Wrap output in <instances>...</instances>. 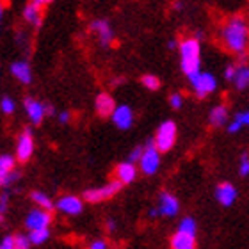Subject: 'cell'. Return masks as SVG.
Here are the masks:
<instances>
[{"label":"cell","instance_id":"obj_1","mask_svg":"<svg viewBox=\"0 0 249 249\" xmlns=\"http://www.w3.org/2000/svg\"><path fill=\"white\" fill-rule=\"evenodd\" d=\"M221 39L224 47L233 53L248 52L249 47V27L240 16L230 18L224 27L221 29Z\"/></svg>","mask_w":249,"mask_h":249},{"label":"cell","instance_id":"obj_2","mask_svg":"<svg viewBox=\"0 0 249 249\" xmlns=\"http://www.w3.org/2000/svg\"><path fill=\"white\" fill-rule=\"evenodd\" d=\"M180 66L187 77L201 70V47L197 37H189L180 43Z\"/></svg>","mask_w":249,"mask_h":249},{"label":"cell","instance_id":"obj_3","mask_svg":"<svg viewBox=\"0 0 249 249\" xmlns=\"http://www.w3.org/2000/svg\"><path fill=\"white\" fill-rule=\"evenodd\" d=\"M189 78V82H191L192 86V91H194V94H196L197 98H205V96H208V94H212L215 89H217V78L213 77L212 73L208 71H196L192 73Z\"/></svg>","mask_w":249,"mask_h":249},{"label":"cell","instance_id":"obj_4","mask_svg":"<svg viewBox=\"0 0 249 249\" xmlns=\"http://www.w3.org/2000/svg\"><path fill=\"white\" fill-rule=\"evenodd\" d=\"M139 167L141 171L144 175H155L160 167V151L157 150L155 141L150 139L146 142V146L142 148V153H141L139 160Z\"/></svg>","mask_w":249,"mask_h":249},{"label":"cell","instance_id":"obj_5","mask_svg":"<svg viewBox=\"0 0 249 249\" xmlns=\"http://www.w3.org/2000/svg\"><path fill=\"white\" fill-rule=\"evenodd\" d=\"M177 137H178V128H177V123L175 121H164V123L159 126L155 134V146L157 150L160 151H169L175 146L177 142Z\"/></svg>","mask_w":249,"mask_h":249},{"label":"cell","instance_id":"obj_6","mask_svg":"<svg viewBox=\"0 0 249 249\" xmlns=\"http://www.w3.org/2000/svg\"><path fill=\"white\" fill-rule=\"evenodd\" d=\"M121 189V182H110L104 187H96V189H88V191H84L82 194V199L88 203H100V201H105V199H109V197L116 196Z\"/></svg>","mask_w":249,"mask_h":249},{"label":"cell","instance_id":"obj_7","mask_svg":"<svg viewBox=\"0 0 249 249\" xmlns=\"http://www.w3.org/2000/svg\"><path fill=\"white\" fill-rule=\"evenodd\" d=\"M34 153V137H32L31 128H25L18 137V144H16V157L20 162H27Z\"/></svg>","mask_w":249,"mask_h":249},{"label":"cell","instance_id":"obj_8","mask_svg":"<svg viewBox=\"0 0 249 249\" xmlns=\"http://www.w3.org/2000/svg\"><path fill=\"white\" fill-rule=\"evenodd\" d=\"M52 223V215L45 208H34L27 213L25 226L27 230H37V228H48Z\"/></svg>","mask_w":249,"mask_h":249},{"label":"cell","instance_id":"obj_9","mask_svg":"<svg viewBox=\"0 0 249 249\" xmlns=\"http://www.w3.org/2000/svg\"><path fill=\"white\" fill-rule=\"evenodd\" d=\"M110 120L120 130H128L134 124V110H132L130 105H118L112 110Z\"/></svg>","mask_w":249,"mask_h":249},{"label":"cell","instance_id":"obj_10","mask_svg":"<svg viewBox=\"0 0 249 249\" xmlns=\"http://www.w3.org/2000/svg\"><path fill=\"white\" fill-rule=\"evenodd\" d=\"M159 215L164 217H175L180 212V201L169 192H160L159 196Z\"/></svg>","mask_w":249,"mask_h":249},{"label":"cell","instance_id":"obj_11","mask_svg":"<svg viewBox=\"0 0 249 249\" xmlns=\"http://www.w3.org/2000/svg\"><path fill=\"white\" fill-rule=\"evenodd\" d=\"M55 208H57L59 212L66 213V215H78L84 210V203L77 196H62L55 203Z\"/></svg>","mask_w":249,"mask_h":249},{"label":"cell","instance_id":"obj_12","mask_svg":"<svg viewBox=\"0 0 249 249\" xmlns=\"http://www.w3.org/2000/svg\"><path fill=\"white\" fill-rule=\"evenodd\" d=\"M237 196H239V192H237L233 183H230V182L219 183L217 189H215V199H217L223 207H231L235 203V199H237Z\"/></svg>","mask_w":249,"mask_h":249},{"label":"cell","instance_id":"obj_13","mask_svg":"<svg viewBox=\"0 0 249 249\" xmlns=\"http://www.w3.org/2000/svg\"><path fill=\"white\" fill-rule=\"evenodd\" d=\"M116 178L118 182H121V185H128L137 178V167H135V162H121L116 167Z\"/></svg>","mask_w":249,"mask_h":249},{"label":"cell","instance_id":"obj_14","mask_svg":"<svg viewBox=\"0 0 249 249\" xmlns=\"http://www.w3.org/2000/svg\"><path fill=\"white\" fill-rule=\"evenodd\" d=\"M91 31L98 34L100 45H102V47H109L110 43H112V37H114V34H112V29H110L109 21H105V20L91 21Z\"/></svg>","mask_w":249,"mask_h":249},{"label":"cell","instance_id":"obj_15","mask_svg":"<svg viewBox=\"0 0 249 249\" xmlns=\"http://www.w3.org/2000/svg\"><path fill=\"white\" fill-rule=\"evenodd\" d=\"M23 107H25V112L32 123L34 124L41 123L43 118H45V107H43L41 102H37V100H34V98H25Z\"/></svg>","mask_w":249,"mask_h":249},{"label":"cell","instance_id":"obj_16","mask_svg":"<svg viewBox=\"0 0 249 249\" xmlns=\"http://www.w3.org/2000/svg\"><path fill=\"white\" fill-rule=\"evenodd\" d=\"M116 104H114V98L107 93H100L94 100V110L98 112L102 118H107V116L112 114V110H114Z\"/></svg>","mask_w":249,"mask_h":249},{"label":"cell","instance_id":"obj_17","mask_svg":"<svg viewBox=\"0 0 249 249\" xmlns=\"http://www.w3.org/2000/svg\"><path fill=\"white\" fill-rule=\"evenodd\" d=\"M171 248L173 249H194L196 248V235L178 230L177 233L171 237Z\"/></svg>","mask_w":249,"mask_h":249},{"label":"cell","instance_id":"obj_18","mask_svg":"<svg viewBox=\"0 0 249 249\" xmlns=\"http://www.w3.org/2000/svg\"><path fill=\"white\" fill-rule=\"evenodd\" d=\"M11 73H13V77L18 78L21 84H31L32 82V71H31L29 62H25V61L13 62V64H11Z\"/></svg>","mask_w":249,"mask_h":249},{"label":"cell","instance_id":"obj_19","mask_svg":"<svg viewBox=\"0 0 249 249\" xmlns=\"http://www.w3.org/2000/svg\"><path fill=\"white\" fill-rule=\"evenodd\" d=\"M235 88L239 91H244L246 88H249V66L248 64H240L235 70V77H233Z\"/></svg>","mask_w":249,"mask_h":249},{"label":"cell","instance_id":"obj_20","mask_svg":"<svg viewBox=\"0 0 249 249\" xmlns=\"http://www.w3.org/2000/svg\"><path fill=\"white\" fill-rule=\"evenodd\" d=\"M226 120H228V109L224 105H215L208 114V121L212 126H223Z\"/></svg>","mask_w":249,"mask_h":249},{"label":"cell","instance_id":"obj_21","mask_svg":"<svg viewBox=\"0 0 249 249\" xmlns=\"http://www.w3.org/2000/svg\"><path fill=\"white\" fill-rule=\"evenodd\" d=\"M23 18H25L29 23H32L34 27H39L41 25V9L36 7L34 4L25 5V9H23Z\"/></svg>","mask_w":249,"mask_h":249},{"label":"cell","instance_id":"obj_22","mask_svg":"<svg viewBox=\"0 0 249 249\" xmlns=\"http://www.w3.org/2000/svg\"><path fill=\"white\" fill-rule=\"evenodd\" d=\"M31 199L36 203L39 208H45V210H48V212H50V210H53V207H55V205H53V201L47 196V194H45V192L34 191L31 194Z\"/></svg>","mask_w":249,"mask_h":249},{"label":"cell","instance_id":"obj_23","mask_svg":"<svg viewBox=\"0 0 249 249\" xmlns=\"http://www.w3.org/2000/svg\"><path fill=\"white\" fill-rule=\"evenodd\" d=\"M48 239H50V230L48 228L31 230V233H29V240H31V244H34V246L45 244Z\"/></svg>","mask_w":249,"mask_h":249},{"label":"cell","instance_id":"obj_24","mask_svg":"<svg viewBox=\"0 0 249 249\" xmlns=\"http://www.w3.org/2000/svg\"><path fill=\"white\" fill-rule=\"evenodd\" d=\"M141 84H142L146 89H150V91H157V89L160 88V80H159L155 75H151V73L142 75V77H141Z\"/></svg>","mask_w":249,"mask_h":249},{"label":"cell","instance_id":"obj_25","mask_svg":"<svg viewBox=\"0 0 249 249\" xmlns=\"http://www.w3.org/2000/svg\"><path fill=\"white\" fill-rule=\"evenodd\" d=\"M178 230L180 231H187V233H192V235H196V221L192 217H183L182 221H180V224H178Z\"/></svg>","mask_w":249,"mask_h":249},{"label":"cell","instance_id":"obj_26","mask_svg":"<svg viewBox=\"0 0 249 249\" xmlns=\"http://www.w3.org/2000/svg\"><path fill=\"white\" fill-rule=\"evenodd\" d=\"M15 180H18V175H16V173L2 171V169H0V187H9Z\"/></svg>","mask_w":249,"mask_h":249},{"label":"cell","instance_id":"obj_27","mask_svg":"<svg viewBox=\"0 0 249 249\" xmlns=\"http://www.w3.org/2000/svg\"><path fill=\"white\" fill-rule=\"evenodd\" d=\"M0 109H2V112L4 114H13L16 109V105H15V100L9 98V96H4V98L0 100Z\"/></svg>","mask_w":249,"mask_h":249},{"label":"cell","instance_id":"obj_28","mask_svg":"<svg viewBox=\"0 0 249 249\" xmlns=\"http://www.w3.org/2000/svg\"><path fill=\"white\" fill-rule=\"evenodd\" d=\"M15 157L11 155H0V169L2 171H13L15 169Z\"/></svg>","mask_w":249,"mask_h":249},{"label":"cell","instance_id":"obj_29","mask_svg":"<svg viewBox=\"0 0 249 249\" xmlns=\"http://www.w3.org/2000/svg\"><path fill=\"white\" fill-rule=\"evenodd\" d=\"M31 248V240H29V235H15V249H29Z\"/></svg>","mask_w":249,"mask_h":249},{"label":"cell","instance_id":"obj_30","mask_svg":"<svg viewBox=\"0 0 249 249\" xmlns=\"http://www.w3.org/2000/svg\"><path fill=\"white\" fill-rule=\"evenodd\" d=\"M7 201H9V192L5 191L2 192V196H0V223L4 221V215L7 212Z\"/></svg>","mask_w":249,"mask_h":249},{"label":"cell","instance_id":"obj_31","mask_svg":"<svg viewBox=\"0 0 249 249\" xmlns=\"http://www.w3.org/2000/svg\"><path fill=\"white\" fill-rule=\"evenodd\" d=\"M239 173H240V177H248V175H249V155H248V153H244V155H242V159H240Z\"/></svg>","mask_w":249,"mask_h":249},{"label":"cell","instance_id":"obj_32","mask_svg":"<svg viewBox=\"0 0 249 249\" xmlns=\"http://www.w3.org/2000/svg\"><path fill=\"white\" fill-rule=\"evenodd\" d=\"M169 105H171L173 109H182L183 105V98L180 93H173L171 96H169Z\"/></svg>","mask_w":249,"mask_h":249},{"label":"cell","instance_id":"obj_33","mask_svg":"<svg viewBox=\"0 0 249 249\" xmlns=\"http://www.w3.org/2000/svg\"><path fill=\"white\" fill-rule=\"evenodd\" d=\"M0 249H15V235H7L0 242Z\"/></svg>","mask_w":249,"mask_h":249},{"label":"cell","instance_id":"obj_34","mask_svg":"<svg viewBox=\"0 0 249 249\" xmlns=\"http://www.w3.org/2000/svg\"><path fill=\"white\" fill-rule=\"evenodd\" d=\"M141 153H142V148H141V146H135L134 150L130 151L128 160H130V162H137V160L141 159Z\"/></svg>","mask_w":249,"mask_h":249},{"label":"cell","instance_id":"obj_35","mask_svg":"<svg viewBox=\"0 0 249 249\" xmlns=\"http://www.w3.org/2000/svg\"><path fill=\"white\" fill-rule=\"evenodd\" d=\"M235 120H239L242 123V126H249V110H244V112H239L235 116Z\"/></svg>","mask_w":249,"mask_h":249},{"label":"cell","instance_id":"obj_36","mask_svg":"<svg viewBox=\"0 0 249 249\" xmlns=\"http://www.w3.org/2000/svg\"><path fill=\"white\" fill-rule=\"evenodd\" d=\"M240 128H242V123H240L239 120H233L231 123L228 124V132H230V134H237Z\"/></svg>","mask_w":249,"mask_h":249},{"label":"cell","instance_id":"obj_37","mask_svg":"<svg viewBox=\"0 0 249 249\" xmlns=\"http://www.w3.org/2000/svg\"><path fill=\"white\" fill-rule=\"evenodd\" d=\"M235 70H237V66H233V64H228V66H226V70H224V77L228 78V80H233Z\"/></svg>","mask_w":249,"mask_h":249},{"label":"cell","instance_id":"obj_38","mask_svg":"<svg viewBox=\"0 0 249 249\" xmlns=\"http://www.w3.org/2000/svg\"><path fill=\"white\" fill-rule=\"evenodd\" d=\"M70 118H71V116H70V112H66V110H64V112H61V114H59V123L66 124L68 121H70Z\"/></svg>","mask_w":249,"mask_h":249},{"label":"cell","instance_id":"obj_39","mask_svg":"<svg viewBox=\"0 0 249 249\" xmlns=\"http://www.w3.org/2000/svg\"><path fill=\"white\" fill-rule=\"evenodd\" d=\"M107 244H105V240H94L93 244H91V249H105Z\"/></svg>","mask_w":249,"mask_h":249},{"label":"cell","instance_id":"obj_40","mask_svg":"<svg viewBox=\"0 0 249 249\" xmlns=\"http://www.w3.org/2000/svg\"><path fill=\"white\" fill-rule=\"evenodd\" d=\"M116 228H118V223H116L114 219H109V221H107V230H109V231H116Z\"/></svg>","mask_w":249,"mask_h":249},{"label":"cell","instance_id":"obj_41","mask_svg":"<svg viewBox=\"0 0 249 249\" xmlns=\"http://www.w3.org/2000/svg\"><path fill=\"white\" fill-rule=\"evenodd\" d=\"M43 107H45V116H53L55 114V109H53L52 105H43Z\"/></svg>","mask_w":249,"mask_h":249},{"label":"cell","instance_id":"obj_42","mask_svg":"<svg viewBox=\"0 0 249 249\" xmlns=\"http://www.w3.org/2000/svg\"><path fill=\"white\" fill-rule=\"evenodd\" d=\"M32 4L36 5V7H39V9H41L43 5H47V4H48V0H32Z\"/></svg>","mask_w":249,"mask_h":249},{"label":"cell","instance_id":"obj_43","mask_svg":"<svg viewBox=\"0 0 249 249\" xmlns=\"http://www.w3.org/2000/svg\"><path fill=\"white\" fill-rule=\"evenodd\" d=\"M150 217L151 219L159 217V208H151V210H150Z\"/></svg>","mask_w":249,"mask_h":249},{"label":"cell","instance_id":"obj_44","mask_svg":"<svg viewBox=\"0 0 249 249\" xmlns=\"http://www.w3.org/2000/svg\"><path fill=\"white\" fill-rule=\"evenodd\" d=\"M177 45H178L177 39H169V41H167V48H171V50L173 48H177Z\"/></svg>","mask_w":249,"mask_h":249},{"label":"cell","instance_id":"obj_45","mask_svg":"<svg viewBox=\"0 0 249 249\" xmlns=\"http://www.w3.org/2000/svg\"><path fill=\"white\" fill-rule=\"evenodd\" d=\"M182 7H183V5L180 4V2H177V4H175V9H177V11H178V9H182Z\"/></svg>","mask_w":249,"mask_h":249},{"label":"cell","instance_id":"obj_46","mask_svg":"<svg viewBox=\"0 0 249 249\" xmlns=\"http://www.w3.org/2000/svg\"><path fill=\"white\" fill-rule=\"evenodd\" d=\"M2 15H4V7H2V4H0V20H2Z\"/></svg>","mask_w":249,"mask_h":249},{"label":"cell","instance_id":"obj_47","mask_svg":"<svg viewBox=\"0 0 249 249\" xmlns=\"http://www.w3.org/2000/svg\"><path fill=\"white\" fill-rule=\"evenodd\" d=\"M48 2H52V0H48Z\"/></svg>","mask_w":249,"mask_h":249}]
</instances>
